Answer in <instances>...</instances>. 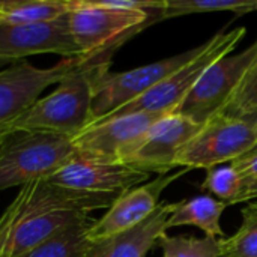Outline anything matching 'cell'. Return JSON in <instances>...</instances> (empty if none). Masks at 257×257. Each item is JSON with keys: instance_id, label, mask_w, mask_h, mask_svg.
Wrapping results in <instances>:
<instances>
[{"instance_id": "obj_1", "label": "cell", "mask_w": 257, "mask_h": 257, "mask_svg": "<svg viewBox=\"0 0 257 257\" xmlns=\"http://www.w3.org/2000/svg\"><path fill=\"white\" fill-rule=\"evenodd\" d=\"M104 59H86L66 74L57 87L33 102L12 125L14 131L44 133L74 139L93 123V78Z\"/></svg>"}, {"instance_id": "obj_2", "label": "cell", "mask_w": 257, "mask_h": 257, "mask_svg": "<svg viewBox=\"0 0 257 257\" xmlns=\"http://www.w3.org/2000/svg\"><path fill=\"white\" fill-rule=\"evenodd\" d=\"M75 155L72 139L14 131L0 140V191L47 178Z\"/></svg>"}, {"instance_id": "obj_3", "label": "cell", "mask_w": 257, "mask_h": 257, "mask_svg": "<svg viewBox=\"0 0 257 257\" xmlns=\"http://www.w3.org/2000/svg\"><path fill=\"white\" fill-rule=\"evenodd\" d=\"M247 30L238 27L229 32H220L202 45H199L197 54L176 69L173 74L166 77L151 90L123 105L107 117L123 116L133 113H172L197 84L200 77L220 59L230 54L233 48L245 36ZM105 119V117H104ZM101 120V119H99Z\"/></svg>"}, {"instance_id": "obj_4", "label": "cell", "mask_w": 257, "mask_h": 257, "mask_svg": "<svg viewBox=\"0 0 257 257\" xmlns=\"http://www.w3.org/2000/svg\"><path fill=\"white\" fill-rule=\"evenodd\" d=\"M151 14L111 8L104 0H72L68 24L81 57L104 59L130 35L139 32Z\"/></svg>"}, {"instance_id": "obj_5", "label": "cell", "mask_w": 257, "mask_h": 257, "mask_svg": "<svg viewBox=\"0 0 257 257\" xmlns=\"http://www.w3.org/2000/svg\"><path fill=\"white\" fill-rule=\"evenodd\" d=\"M257 145V122L217 113L179 152L175 167L214 169L251 152Z\"/></svg>"}, {"instance_id": "obj_6", "label": "cell", "mask_w": 257, "mask_h": 257, "mask_svg": "<svg viewBox=\"0 0 257 257\" xmlns=\"http://www.w3.org/2000/svg\"><path fill=\"white\" fill-rule=\"evenodd\" d=\"M199 51V47L185 53L157 60L149 65H143L130 71L111 74L108 71V62L99 63L93 78V99L92 116L93 122L107 117L123 105L133 102L166 77L173 74L188 60H191Z\"/></svg>"}, {"instance_id": "obj_7", "label": "cell", "mask_w": 257, "mask_h": 257, "mask_svg": "<svg viewBox=\"0 0 257 257\" xmlns=\"http://www.w3.org/2000/svg\"><path fill=\"white\" fill-rule=\"evenodd\" d=\"M200 126L181 113H166L119 152L117 163L149 175H167L175 169L179 152L199 133Z\"/></svg>"}, {"instance_id": "obj_8", "label": "cell", "mask_w": 257, "mask_h": 257, "mask_svg": "<svg viewBox=\"0 0 257 257\" xmlns=\"http://www.w3.org/2000/svg\"><path fill=\"white\" fill-rule=\"evenodd\" d=\"M87 57L63 59L50 68H36L27 60L11 63L0 71V140L11 133L15 120L41 98L51 84L78 68Z\"/></svg>"}, {"instance_id": "obj_9", "label": "cell", "mask_w": 257, "mask_h": 257, "mask_svg": "<svg viewBox=\"0 0 257 257\" xmlns=\"http://www.w3.org/2000/svg\"><path fill=\"white\" fill-rule=\"evenodd\" d=\"M256 60L257 41L238 54L224 56L200 77L175 111L203 125L227 104Z\"/></svg>"}, {"instance_id": "obj_10", "label": "cell", "mask_w": 257, "mask_h": 257, "mask_svg": "<svg viewBox=\"0 0 257 257\" xmlns=\"http://www.w3.org/2000/svg\"><path fill=\"white\" fill-rule=\"evenodd\" d=\"M45 179L57 187L81 194L119 197L125 191L148 181L149 173L122 163L104 161L75 154Z\"/></svg>"}, {"instance_id": "obj_11", "label": "cell", "mask_w": 257, "mask_h": 257, "mask_svg": "<svg viewBox=\"0 0 257 257\" xmlns=\"http://www.w3.org/2000/svg\"><path fill=\"white\" fill-rule=\"evenodd\" d=\"M53 53L81 57L66 15L33 24H0V63H15L33 54Z\"/></svg>"}, {"instance_id": "obj_12", "label": "cell", "mask_w": 257, "mask_h": 257, "mask_svg": "<svg viewBox=\"0 0 257 257\" xmlns=\"http://www.w3.org/2000/svg\"><path fill=\"white\" fill-rule=\"evenodd\" d=\"M187 172L188 169H182L178 173L160 175L154 181L134 187L120 194L107 212L99 220L92 223L87 232L89 239L92 242H98L143 223L160 206L161 193Z\"/></svg>"}, {"instance_id": "obj_13", "label": "cell", "mask_w": 257, "mask_h": 257, "mask_svg": "<svg viewBox=\"0 0 257 257\" xmlns=\"http://www.w3.org/2000/svg\"><path fill=\"white\" fill-rule=\"evenodd\" d=\"M166 113H133L93 122L72 139L75 154L117 163L119 152Z\"/></svg>"}, {"instance_id": "obj_14", "label": "cell", "mask_w": 257, "mask_h": 257, "mask_svg": "<svg viewBox=\"0 0 257 257\" xmlns=\"http://www.w3.org/2000/svg\"><path fill=\"white\" fill-rule=\"evenodd\" d=\"M176 202L160 203L157 211L136 227L111 238L92 242L86 257H146L149 250L167 232V220Z\"/></svg>"}, {"instance_id": "obj_15", "label": "cell", "mask_w": 257, "mask_h": 257, "mask_svg": "<svg viewBox=\"0 0 257 257\" xmlns=\"http://www.w3.org/2000/svg\"><path fill=\"white\" fill-rule=\"evenodd\" d=\"M227 208V203L217 200L208 194H200L188 200L176 202V208L167 220L166 227L196 226L205 236L212 239H224L226 233L221 229L220 220Z\"/></svg>"}, {"instance_id": "obj_16", "label": "cell", "mask_w": 257, "mask_h": 257, "mask_svg": "<svg viewBox=\"0 0 257 257\" xmlns=\"http://www.w3.org/2000/svg\"><path fill=\"white\" fill-rule=\"evenodd\" d=\"M72 0H0V24H33L66 15Z\"/></svg>"}, {"instance_id": "obj_17", "label": "cell", "mask_w": 257, "mask_h": 257, "mask_svg": "<svg viewBox=\"0 0 257 257\" xmlns=\"http://www.w3.org/2000/svg\"><path fill=\"white\" fill-rule=\"evenodd\" d=\"M95 220L86 218L66 229L57 236L41 244L24 257H86L92 241L87 236L89 227Z\"/></svg>"}, {"instance_id": "obj_18", "label": "cell", "mask_w": 257, "mask_h": 257, "mask_svg": "<svg viewBox=\"0 0 257 257\" xmlns=\"http://www.w3.org/2000/svg\"><path fill=\"white\" fill-rule=\"evenodd\" d=\"M256 9L257 0H166L160 20L205 12H236L242 15Z\"/></svg>"}, {"instance_id": "obj_19", "label": "cell", "mask_w": 257, "mask_h": 257, "mask_svg": "<svg viewBox=\"0 0 257 257\" xmlns=\"http://www.w3.org/2000/svg\"><path fill=\"white\" fill-rule=\"evenodd\" d=\"M239 230L220 239V257H257V203L242 208Z\"/></svg>"}, {"instance_id": "obj_20", "label": "cell", "mask_w": 257, "mask_h": 257, "mask_svg": "<svg viewBox=\"0 0 257 257\" xmlns=\"http://www.w3.org/2000/svg\"><path fill=\"white\" fill-rule=\"evenodd\" d=\"M163 257H220V239L191 235L169 236L164 233L158 239Z\"/></svg>"}, {"instance_id": "obj_21", "label": "cell", "mask_w": 257, "mask_h": 257, "mask_svg": "<svg viewBox=\"0 0 257 257\" xmlns=\"http://www.w3.org/2000/svg\"><path fill=\"white\" fill-rule=\"evenodd\" d=\"M218 113L257 122V60L248 69L232 98Z\"/></svg>"}, {"instance_id": "obj_22", "label": "cell", "mask_w": 257, "mask_h": 257, "mask_svg": "<svg viewBox=\"0 0 257 257\" xmlns=\"http://www.w3.org/2000/svg\"><path fill=\"white\" fill-rule=\"evenodd\" d=\"M200 188L215 194L221 202L227 203V206L236 205V199L241 190L239 175L232 164L217 166L208 170V175Z\"/></svg>"}, {"instance_id": "obj_23", "label": "cell", "mask_w": 257, "mask_h": 257, "mask_svg": "<svg viewBox=\"0 0 257 257\" xmlns=\"http://www.w3.org/2000/svg\"><path fill=\"white\" fill-rule=\"evenodd\" d=\"M239 175L241 190L236 205L257 199V152H248L230 163Z\"/></svg>"}, {"instance_id": "obj_24", "label": "cell", "mask_w": 257, "mask_h": 257, "mask_svg": "<svg viewBox=\"0 0 257 257\" xmlns=\"http://www.w3.org/2000/svg\"><path fill=\"white\" fill-rule=\"evenodd\" d=\"M251 152H257V145H256V148H254V149H253Z\"/></svg>"}, {"instance_id": "obj_25", "label": "cell", "mask_w": 257, "mask_h": 257, "mask_svg": "<svg viewBox=\"0 0 257 257\" xmlns=\"http://www.w3.org/2000/svg\"><path fill=\"white\" fill-rule=\"evenodd\" d=\"M0 65H2V63H0Z\"/></svg>"}, {"instance_id": "obj_26", "label": "cell", "mask_w": 257, "mask_h": 257, "mask_svg": "<svg viewBox=\"0 0 257 257\" xmlns=\"http://www.w3.org/2000/svg\"><path fill=\"white\" fill-rule=\"evenodd\" d=\"M256 11H257V9H256Z\"/></svg>"}, {"instance_id": "obj_27", "label": "cell", "mask_w": 257, "mask_h": 257, "mask_svg": "<svg viewBox=\"0 0 257 257\" xmlns=\"http://www.w3.org/2000/svg\"><path fill=\"white\" fill-rule=\"evenodd\" d=\"M0 257H2V256H0Z\"/></svg>"}]
</instances>
